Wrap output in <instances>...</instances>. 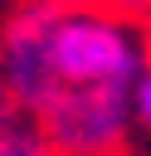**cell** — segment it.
Here are the masks:
<instances>
[{
	"label": "cell",
	"mask_w": 151,
	"mask_h": 156,
	"mask_svg": "<svg viewBox=\"0 0 151 156\" xmlns=\"http://www.w3.org/2000/svg\"><path fill=\"white\" fill-rule=\"evenodd\" d=\"M49 63L58 88H127L141 73V49L117 15L63 0L49 34Z\"/></svg>",
	"instance_id": "1"
},
{
	"label": "cell",
	"mask_w": 151,
	"mask_h": 156,
	"mask_svg": "<svg viewBox=\"0 0 151 156\" xmlns=\"http://www.w3.org/2000/svg\"><path fill=\"white\" fill-rule=\"evenodd\" d=\"M39 117V136L58 156H117L127 136V88H58Z\"/></svg>",
	"instance_id": "2"
},
{
	"label": "cell",
	"mask_w": 151,
	"mask_h": 156,
	"mask_svg": "<svg viewBox=\"0 0 151 156\" xmlns=\"http://www.w3.org/2000/svg\"><path fill=\"white\" fill-rule=\"evenodd\" d=\"M58 10H63V0H24L19 15L5 24V44H0L5 93L15 102L34 107V112L58 93V78H54V63H49V34H54Z\"/></svg>",
	"instance_id": "3"
},
{
	"label": "cell",
	"mask_w": 151,
	"mask_h": 156,
	"mask_svg": "<svg viewBox=\"0 0 151 156\" xmlns=\"http://www.w3.org/2000/svg\"><path fill=\"white\" fill-rule=\"evenodd\" d=\"M0 156H58V151H54L39 132L5 122V127H0Z\"/></svg>",
	"instance_id": "4"
},
{
	"label": "cell",
	"mask_w": 151,
	"mask_h": 156,
	"mask_svg": "<svg viewBox=\"0 0 151 156\" xmlns=\"http://www.w3.org/2000/svg\"><path fill=\"white\" fill-rule=\"evenodd\" d=\"M132 107H136V117H141V127L151 132V63L136 73V88H132Z\"/></svg>",
	"instance_id": "5"
},
{
	"label": "cell",
	"mask_w": 151,
	"mask_h": 156,
	"mask_svg": "<svg viewBox=\"0 0 151 156\" xmlns=\"http://www.w3.org/2000/svg\"><path fill=\"white\" fill-rule=\"evenodd\" d=\"M102 5H112V10H151V0H102Z\"/></svg>",
	"instance_id": "6"
},
{
	"label": "cell",
	"mask_w": 151,
	"mask_h": 156,
	"mask_svg": "<svg viewBox=\"0 0 151 156\" xmlns=\"http://www.w3.org/2000/svg\"><path fill=\"white\" fill-rule=\"evenodd\" d=\"M0 127H5V117H0Z\"/></svg>",
	"instance_id": "7"
}]
</instances>
